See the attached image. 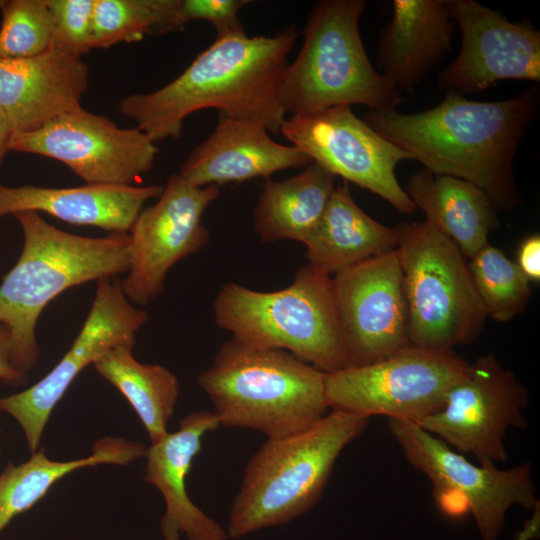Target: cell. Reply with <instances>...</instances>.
I'll list each match as a JSON object with an SVG mask.
<instances>
[{
  "instance_id": "83f0119b",
  "label": "cell",
  "mask_w": 540,
  "mask_h": 540,
  "mask_svg": "<svg viewBox=\"0 0 540 540\" xmlns=\"http://www.w3.org/2000/svg\"><path fill=\"white\" fill-rule=\"evenodd\" d=\"M179 0H95L92 46L107 49L184 29Z\"/></svg>"
},
{
  "instance_id": "7c38bea8",
  "label": "cell",
  "mask_w": 540,
  "mask_h": 540,
  "mask_svg": "<svg viewBox=\"0 0 540 540\" xmlns=\"http://www.w3.org/2000/svg\"><path fill=\"white\" fill-rule=\"evenodd\" d=\"M528 404L525 386L493 354H486L449 390L443 406L416 424L481 464L495 465L507 461L506 432L528 427Z\"/></svg>"
},
{
  "instance_id": "cb8c5ba5",
  "label": "cell",
  "mask_w": 540,
  "mask_h": 540,
  "mask_svg": "<svg viewBox=\"0 0 540 540\" xmlns=\"http://www.w3.org/2000/svg\"><path fill=\"white\" fill-rule=\"evenodd\" d=\"M425 221L452 240L465 257L471 258L488 244L499 227L496 208L479 187L446 175L420 169L404 189Z\"/></svg>"
},
{
  "instance_id": "ac0fdd59",
  "label": "cell",
  "mask_w": 540,
  "mask_h": 540,
  "mask_svg": "<svg viewBox=\"0 0 540 540\" xmlns=\"http://www.w3.org/2000/svg\"><path fill=\"white\" fill-rule=\"evenodd\" d=\"M89 67L81 56L49 48L0 58V109L13 133L31 132L82 107Z\"/></svg>"
},
{
  "instance_id": "8d00e7d4",
  "label": "cell",
  "mask_w": 540,
  "mask_h": 540,
  "mask_svg": "<svg viewBox=\"0 0 540 540\" xmlns=\"http://www.w3.org/2000/svg\"><path fill=\"white\" fill-rule=\"evenodd\" d=\"M0 412H1V411H0ZM0 432H1V430H0ZM1 451H2V447H1V444H0V453H1Z\"/></svg>"
},
{
  "instance_id": "836d02e7",
  "label": "cell",
  "mask_w": 540,
  "mask_h": 540,
  "mask_svg": "<svg viewBox=\"0 0 540 540\" xmlns=\"http://www.w3.org/2000/svg\"><path fill=\"white\" fill-rule=\"evenodd\" d=\"M0 381L13 386L26 384L27 376L11 362L10 338L8 331L0 325Z\"/></svg>"
},
{
  "instance_id": "e0dca14e",
  "label": "cell",
  "mask_w": 540,
  "mask_h": 540,
  "mask_svg": "<svg viewBox=\"0 0 540 540\" xmlns=\"http://www.w3.org/2000/svg\"><path fill=\"white\" fill-rule=\"evenodd\" d=\"M461 33L457 57L437 77L445 94L465 96L502 80L540 82V31L475 0H448Z\"/></svg>"
},
{
  "instance_id": "e575fe53",
  "label": "cell",
  "mask_w": 540,
  "mask_h": 540,
  "mask_svg": "<svg viewBox=\"0 0 540 540\" xmlns=\"http://www.w3.org/2000/svg\"><path fill=\"white\" fill-rule=\"evenodd\" d=\"M12 134L8 120L0 109V169L6 154L9 152L8 145Z\"/></svg>"
},
{
  "instance_id": "603a6c76",
  "label": "cell",
  "mask_w": 540,
  "mask_h": 540,
  "mask_svg": "<svg viewBox=\"0 0 540 540\" xmlns=\"http://www.w3.org/2000/svg\"><path fill=\"white\" fill-rule=\"evenodd\" d=\"M398 242V228L385 226L364 212L344 182L335 186L304 244L308 265L331 276L396 249Z\"/></svg>"
},
{
  "instance_id": "d4e9b609",
  "label": "cell",
  "mask_w": 540,
  "mask_h": 540,
  "mask_svg": "<svg viewBox=\"0 0 540 540\" xmlns=\"http://www.w3.org/2000/svg\"><path fill=\"white\" fill-rule=\"evenodd\" d=\"M334 189L335 176L314 162L290 178L266 180L254 210V227L261 241L305 243Z\"/></svg>"
},
{
  "instance_id": "d6986e66",
  "label": "cell",
  "mask_w": 540,
  "mask_h": 540,
  "mask_svg": "<svg viewBox=\"0 0 540 540\" xmlns=\"http://www.w3.org/2000/svg\"><path fill=\"white\" fill-rule=\"evenodd\" d=\"M219 426L213 411H195L180 420L177 431L147 448L144 480L164 499L160 524L164 540H179L181 535L188 540L229 539L226 529L192 502L185 483L203 436Z\"/></svg>"
},
{
  "instance_id": "f1b7e54d",
  "label": "cell",
  "mask_w": 540,
  "mask_h": 540,
  "mask_svg": "<svg viewBox=\"0 0 540 540\" xmlns=\"http://www.w3.org/2000/svg\"><path fill=\"white\" fill-rule=\"evenodd\" d=\"M468 267L487 316L507 322L525 311L530 281L502 250L488 243L470 258Z\"/></svg>"
},
{
  "instance_id": "277c9868",
  "label": "cell",
  "mask_w": 540,
  "mask_h": 540,
  "mask_svg": "<svg viewBox=\"0 0 540 540\" xmlns=\"http://www.w3.org/2000/svg\"><path fill=\"white\" fill-rule=\"evenodd\" d=\"M324 375L285 350L256 348L232 338L197 383L220 426L278 439L308 429L327 414Z\"/></svg>"
},
{
  "instance_id": "5b68a950",
  "label": "cell",
  "mask_w": 540,
  "mask_h": 540,
  "mask_svg": "<svg viewBox=\"0 0 540 540\" xmlns=\"http://www.w3.org/2000/svg\"><path fill=\"white\" fill-rule=\"evenodd\" d=\"M368 420L332 410L304 431L267 439L245 468L230 508L228 537L284 525L311 510L340 453L363 433Z\"/></svg>"
},
{
  "instance_id": "d6a6232c",
  "label": "cell",
  "mask_w": 540,
  "mask_h": 540,
  "mask_svg": "<svg viewBox=\"0 0 540 540\" xmlns=\"http://www.w3.org/2000/svg\"><path fill=\"white\" fill-rule=\"evenodd\" d=\"M515 263L529 281L538 282L540 280L539 234L529 235L521 241Z\"/></svg>"
},
{
  "instance_id": "7a4b0ae2",
  "label": "cell",
  "mask_w": 540,
  "mask_h": 540,
  "mask_svg": "<svg viewBox=\"0 0 540 540\" xmlns=\"http://www.w3.org/2000/svg\"><path fill=\"white\" fill-rule=\"evenodd\" d=\"M296 38L295 25L272 36L244 31L216 37L177 78L156 91L124 97L119 110L154 143L180 138L184 120L208 108L280 132L286 113L278 90Z\"/></svg>"
},
{
  "instance_id": "8fae6325",
  "label": "cell",
  "mask_w": 540,
  "mask_h": 540,
  "mask_svg": "<svg viewBox=\"0 0 540 540\" xmlns=\"http://www.w3.org/2000/svg\"><path fill=\"white\" fill-rule=\"evenodd\" d=\"M389 425L408 462L429 478L438 494L455 493L471 511L482 540H498L511 506L539 507L531 463L507 470L491 463L475 465L416 423L389 419Z\"/></svg>"
},
{
  "instance_id": "7402d4cb",
  "label": "cell",
  "mask_w": 540,
  "mask_h": 540,
  "mask_svg": "<svg viewBox=\"0 0 540 540\" xmlns=\"http://www.w3.org/2000/svg\"><path fill=\"white\" fill-rule=\"evenodd\" d=\"M159 185L86 184L70 188L0 184V217L21 211L46 213L75 225H89L110 233H129L144 204L158 198Z\"/></svg>"
},
{
  "instance_id": "4316f807",
  "label": "cell",
  "mask_w": 540,
  "mask_h": 540,
  "mask_svg": "<svg viewBox=\"0 0 540 540\" xmlns=\"http://www.w3.org/2000/svg\"><path fill=\"white\" fill-rule=\"evenodd\" d=\"M128 345L116 346L93 364L97 373L110 382L134 409L151 444L167 434L180 393L178 378L161 365L144 364L136 360Z\"/></svg>"
},
{
  "instance_id": "d590c367",
  "label": "cell",
  "mask_w": 540,
  "mask_h": 540,
  "mask_svg": "<svg viewBox=\"0 0 540 540\" xmlns=\"http://www.w3.org/2000/svg\"><path fill=\"white\" fill-rule=\"evenodd\" d=\"M539 529V521L536 518H532L524 527V529L517 535L515 540H529L535 537Z\"/></svg>"
},
{
  "instance_id": "44dd1931",
  "label": "cell",
  "mask_w": 540,
  "mask_h": 540,
  "mask_svg": "<svg viewBox=\"0 0 540 540\" xmlns=\"http://www.w3.org/2000/svg\"><path fill=\"white\" fill-rule=\"evenodd\" d=\"M377 44L380 73L413 93L452 47L456 24L448 0H394Z\"/></svg>"
},
{
  "instance_id": "2e32d148",
  "label": "cell",
  "mask_w": 540,
  "mask_h": 540,
  "mask_svg": "<svg viewBox=\"0 0 540 540\" xmlns=\"http://www.w3.org/2000/svg\"><path fill=\"white\" fill-rule=\"evenodd\" d=\"M147 320V313L126 298L119 279L97 281L90 312L57 365L28 389L0 398V411L19 423L31 454L39 448L53 409L79 373L116 346L133 347L137 331Z\"/></svg>"
},
{
  "instance_id": "1f68e13d",
  "label": "cell",
  "mask_w": 540,
  "mask_h": 540,
  "mask_svg": "<svg viewBox=\"0 0 540 540\" xmlns=\"http://www.w3.org/2000/svg\"><path fill=\"white\" fill-rule=\"evenodd\" d=\"M248 0H179V17L184 26L193 20L211 23L217 37L244 32L238 17Z\"/></svg>"
},
{
  "instance_id": "52a82bcc",
  "label": "cell",
  "mask_w": 540,
  "mask_h": 540,
  "mask_svg": "<svg viewBox=\"0 0 540 540\" xmlns=\"http://www.w3.org/2000/svg\"><path fill=\"white\" fill-rule=\"evenodd\" d=\"M214 317L232 338L249 346L285 350L324 373L345 367L332 277L308 264L277 291L223 285Z\"/></svg>"
},
{
  "instance_id": "f546056e",
  "label": "cell",
  "mask_w": 540,
  "mask_h": 540,
  "mask_svg": "<svg viewBox=\"0 0 540 540\" xmlns=\"http://www.w3.org/2000/svg\"><path fill=\"white\" fill-rule=\"evenodd\" d=\"M0 58H27L50 48L51 17L45 0H0Z\"/></svg>"
},
{
  "instance_id": "3957f363",
  "label": "cell",
  "mask_w": 540,
  "mask_h": 540,
  "mask_svg": "<svg viewBox=\"0 0 540 540\" xmlns=\"http://www.w3.org/2000/svg\"><path fill=\"white\" fill-rule=\"evenodd\" d=\"M24 243L0 284V325L8 331L11 362L23 373L34 369L40 350L38 319L65 290L129 270L128 233L88 237L67 233L35 211L15 213Z\"/></svg>"
},
{
  "instance_id": "4fadbf2b",
  "label": "cell",
  "mask_w": 540,
  "mask_h": 540,
  "mask_svg": "<svg viewBox=\"0 0 540 540\" xmlns=\"http://www.w3.org/2000/svg\"><path fill=\"white\" fill-rule=\"evenodd\" d=\"M9 152L34 154L65 164L86 184L132 185L154 165L158 149L143 131L121 128L83 107L43 127L13 133Z\"/></svg>"
},
{
  "instance_id": "30bf717a",
  "label": "cell",
  "mask_w": 540,
  "mask_h": 540,
  "mask_svg": "<svg viewBox=\"0 0 540 540\" xmlns=\"http://www.w3.org/2000/svg\"><path fill=\"white\" fill-rule=\"evenodd\" d=\"M280 132L332 175L371 191L400 213L417 209L395 175L397 164L413 156L357 117L351 106L291 115Z\"/></svg>"
},
{
  "instance_id": "6da1fadb",
  "label": "cell",
  "mask_w": 540,
  "mask_h": 540,
  "mask_svg": "<svg viewBox=\"0 0 540 540\" xmlns=\"http://www.w3.org/2000/svg\"><path fill=\"white\" fill-rule=\"evenodd\" d=\"M539 111L540 88L534 84L505 100L445 94L438 105L420 112L390 108L371 111L363 120L424 169L473 183L496 210L510 212L522 202L514 175L516 153Z\"/></svg>"
},
{
  "instance_id": "ffe728a7",
  "label": "cell",
  "mask_w": 540,
  "mask_h": 540,
  "mask_svg": "<svg viewBox=\"0 0 540 540\" xmlns=\"http://www.w3.org/2000/svg\"><path fill=\"white\" fill-rule=\"evenodd\" d=\"M311 159L300 149L272 140L256 121L220 116L213 133L194 148L178 173L196 186L221 185L306 167Z\"/></svg>"
},
{
  "instance_id": "484cf974",
  "label": "cell",
  "mask_w": 540,
  "mask_h": 540,
  "mask_svg": "<svg viewBox=\"0 0 540 540\" xmlns=\"http://www.w3.org/2000/svg\"><path fill=\"white\" fill-rule=\"evenodd\" d=\"M147 447L124 438L97 440L90 456L70 461L50 460L45 449L32 453L19 465L8 463L0 474V534L19 514L29 510L62 477L98 464L127 466L146 456Z\"/></svg>"
},
{
  "instance_id": "8992f818",
  "label": "cell",
  "mask_w": 540,
  "mask_h": 540,
  "mask_svg": "<svg viewBox=\"0 0 540 540\" xmlns=\"http://www.w3.org/2000/svg\"><path fill=\"white\" fill-rule=\"evenodd\" d=\"M366 5L364 0H323L313 7L302 48L279 85L286 114L352 104L372 111L397 109L402 102L399 91L375 70L362 42L359 21Z\"/></svg>"
},
{
  "instance_id": "5bb4252c",
  "label": "cell",
  "mask_w": 540,
  "mask_h": 540,
  "mask_svg": "<svg viewBox=\"0 0 540 540\" xmlns=\"http://www.w3.org/2000/svg\"><path fill=\"white\" fill-rule=\"evenodd\" d=\"M219 196V186H196L177 173L156 203L142 209L128 233L129 270L121 281L132 304L145 306L161 295L168 271L208 243L201 218Z\"/></svg>"
},
{
  "instance_id": "9c48e42d",
  "label": "cell",
  "mask_w": 540,
  "mask_h": 540,
  "mask_svg": "<svg viewBox=\"0 0 540 540\" xmlns=\"http://www.w3.org/2000/svg\"><path fill=\"white\" fill-rule=\"evenodd\" d=\"M470 367L453 350L410 344L374 363L325 373L326 402L332 410L361 417L418 423L443 406Z\"/></svg>"
},
{
  "instance_id": "4dcf8cb0",
  "label": "cell",
  "mask_w": 540,
  "mask_h": 540,
  "mask_svg": "<svg viewBox=\"0 0 540 540\" xmlns=\"http://www.w3.org/2000/svg\"><path fill=\"white\" fill-rule=\"evenodd\" d=\"M95 0H45L52 38L50 47L83 56L92 46V19Z\"/></svg>"
},
{
  "instance_id": "9a60e30c",
  "label": "cell",
  "mask_w": 540,
  "mask_h": 540,
  "mask_svg": "<svg viewBox=\"0 0 540 540\" xmlns=\"http://www.w3.org/2000/svg\"><path fill=\"white\" fill-rule=\"evenodd\" d=\"M332 283L345 367L374 363L410 345L396 249L337 273Z\"/></svg>"
},
{
  "instance_id": "ba28073f",
  "label": "cell",
  "mask_w": 540,
  "mask_h": 540,
  "mask_svg": "<svg viewBox=\"0 0 540 540\" xmlns=\"http://www.w3.org/2000/svg\"><path fill=\"white\" fill-rule=\"evenodd\" d=\"M397 228L410 344L452 350L473 342L487 314L465 256L425 220Z\"/></svg>"
}]
</instances>
